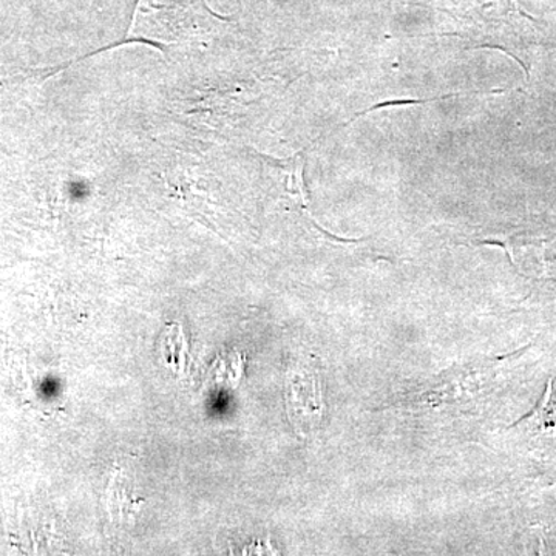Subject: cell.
I'll list each match as a JSON object with an SVG mask.
<instances>
[{
	"label": "cell",
	"mask_w": 556,
	"mask_h": 556,
	"mask_svg": "<svg viewBox=\"0 0 556 556\" xmlns=\"http://www.w3.org/2000/svg\"><path fill=\"white\" fill-rule=\"evenodd\" d=\"M219 22L204 0H138L130 36L160 43L188 42L211 35Z\"/></svg>",
	"instance_id": "6da1fadb"
},
{
	"label": "cell",
	"mask_w": 556,
	"mask_h": 556,
	"mask_svg": "<svg viewBox=\"0 0 556 556\" xmlns=\"http://www.w3.org/2000/svg\"><path fill=\"white\" fill-rule=\"evenodd\" d=\"M287 409L289 420L300 434L317 428L324 417V391L316 372L306 368H294L288 372Z\"/></svg>",
	"instance_id": "7a4b0ae2"
},
{
	"label": "cell",
	"mask_w": 556,
	"mask_h": 556,
	"mask_svg": "<svg viewBox=\"0 0 556 556\" xmlns=\"http://www.w3.org/2000/svg\"><path fill=\"white\" fill-rule=\"evenodd\" d=\"M108 508L110 511V518H119L121 521H124V519L127 518V508H130L131 511L137 510L134 497L127 496L126 486H124L123 482H119L118 484V479H116V477L113 478V481L110 482L109 485Z\"/></svg>",
	"instance_id": "3957f363"
}]
</instances>
